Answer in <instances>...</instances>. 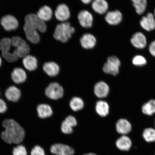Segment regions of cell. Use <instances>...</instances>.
<instances>
[{
  "mask_svg": "<svg viewBox=\"0 0 155 155\" xmlns=\"http://www.w3.org/2000/svg\"><path fill=\"white\" fill-rule=\"evenodd\" d=\"M143 136L147 142H155V129L152 128L145 129L143 132Z\"/></svg>",
  "mask_w": 155,
  "mask_h": 155,
  "instance_id": "obj_30",
  "label": "cell"
},
{
  "mask_svg": "<svg viewBox=\"0 0 155 155\" xmlns=\"http://www.w3.org/2000/svg\"><path fill=\"white\" fill-rule=\"evenodd\" d=\"M116 145L119 150L128 151L131 148L132 142L129 137L127 135H123L116 140Z\"/></svg>",
  "mask_w": 155,
  "mask_h": 155,
  "instance_id": "obj_22",
  "label": "cell"
},
{
  "mask_svg": "<svg viewBox=\"0 0 155 155\" xmlns=\"http://www.w3.org/2000/svg\"><path fill=\"white\" fill-rule=\"evenodd\" d=\"M2 63V59L1 57H0V67H1Z\"/></svg>",
  "mask_w": 155,
  "mask_h": 155,
  "instance_id": "obj_41",
  "label": "cell"
},
{
  "mask_svg": "<svg viewBox=\"0 0 155 155\" xmlns=\"http://www.w3.org/2000/svg\"><path fill=\"white\" fill-rule=\"evenodd\" d=\"M12 44L15 49L13 51L18 58H24L28 55L30 51V46L23 38L15 36L11 38Z\"/></svg>",
  "mask_w": 155,
  "mask_h": 155,
  "instance_id": "obj_3",
  "label": "cell"
},
{
  "mask_svg": "<svg viewBox=\"0 0 155 155\" xmlns=\"http://www.w3.org/2000/svg\"><path fill=\"white\" fill-rule=\"evenodd\" d=\"M51 153L56 155H73L74 151L71 147L62 144H55L50 147Z\"/></svg>",
  "mask_w": 155,
  "mask_h": 155,
  "instance_id": "obj_12",
  "label": "cell"
},
{
  "mask_svg": "<svg viewBox=\"0 0 155 155\" xmlns=\"http://www.w3.org/2000/svg\"><path fill=\"white\" fill-rule=\"evenodd\" d=\"M80 45L83 49L91 50L95 47L97 40L95 36L91 33H87L82 35L79 39Z\"/></svg>",
  "mask_w": 155,
  "mask_h": 155,
  "instance_id": "obj_11",
  "label": "cell"
},
{
  "mask_svg": "<svg viewBox=\"0 0 155 155\" xmlns=\"http://www.w3.org/2000/svg\"><path fill=\"white\" fill-rule=\"evenodd\" d=\"M4 130L1 137L5 142L9 144H21L26 136V131L22 126L15 120H5L2 124Z\"/></svg>",
  "mask_w": 155,
  "mask_h": 155,
  "instance_id": "obj_1",
  "label": "cell"
},
{
  "mask_svg": "<svg viewBox=\"0 0 155 155\" xmlns=\"http://www.w3.org/2000/svg\"><path fill=\"white\" fill-rule=\"evenodd\" d=\"M133 63L134 65L137 66H142L146 64V59L143 56L137 55L135 56L133 59Z\"/></svg>",
  "mask_w": 155,
  "mask_h": 155,
  "instance_id": "obj_33",
  "label": "cell"
},
{
  "mask_svg": "<svg viewBox=\"0 0 155 155\" xmlns=\"http://www.w3.org/2000/svg\"><path fill=\"white\" fill-rule=\"evenodd\" d=\"M1 24L4 29L7 31L16 30L19 26L18 20L12 15H5L1 19Z\"/></svg>",
  "mask_w": 155,
  "mask_h": 155,
  "instance_id": "obj_10",
  "label": "cell"
},
{
  "mask_svg": "<svg viewBox=\"0 0 155 155\" xmlns=\"http://www.w3.org/2000/svg\"><path fill=\"white\" fill-rule=\"evenodd\" d=\"M54 15L56 19L59 22H67L71 17V11L68 6L65 3L58 5L54 11Z\"/></svg>",
  "mask_w": 155,
  "mask_h": 155,
  "instance_id": "obj_8",
  "label": "cell"
},
{
  "mask_svg": "<svg viewBox=\"0 0 155 155\" xmlns=\"http://www.w3.org/2000/svg\"><path fill=\"white\" fill-rule=\"evenodd\" d=\"M83 155H97L96 154L94 153H87L84 154Z\"/></svg>",
  "mask_w": 155,
  "mask_h": 155,
  "instance_id": "obj_40",
  "label": "cell"
},
{
  "mask_svg": "<svg viewBox=\"0 0 155 155\" xmlns=\"http://www.w3.org/2000/svg\"><path fill=\"white\" fill-rule=\"evenodd\" d=\"M91 7L96 13L103 15L107 12L108 4L106 0H94L92 2Z\"/></svg>",
  "mask_w": 155,
  "mask_h": 155,
  "instance_id": "obj_18",
  "label": "cell"
},
{
  "mask_svg": "<svg viewBox=\"0 0 155 155\" xmlns=\"http://www.w3.org/2000/svg\"><path fill=\"white\" fill-rule=\"evenodd\" d=\"M63 93V87L56 82L50 83L45 90L46 96L54 100H57L62 97Z\"/></svg>",
  "mask_w": 155,
  "mask_h": 155,
  "instance_id": "obj_7",
  "label": "cell"
},
{
  "mask_svg": "<svg viewBox=\"0 0 155 155\" xmlns=\"http://www.w3.org/2000/svg\"><path fill=\"white\" fill-rule=\"evenodd\" d=\"M131 43L135 48L139 49L144 48L147 45V40L145 35L141 32H137L133 35Z\"/></svg>",
  "mask_w": 155,
  "mask_h": 155,
  "instance_id": "obj_16",
  "label": "cell"
},
{
  "mask_svg": "<svg viewBox=\"0 0 155 155\" xmlns=\"http://www.w3.org/2000/svg\"><path fill=\"white\" fill-rule=\"evenodd\" d=\"M7 106L6 103L2 99L0 98V114H3L6 112Z\"/></svg>",
  "mask_w": 155,
  "mask_h": 155,
  "instance_id": "obj_37",
  "label": "cell"
},
{
  "mask_svg": "<svg viewBox=\"0 0 155 155\" xmlns=\"http://www.w3.org/2000/svg\"><path fill=\"white\" fill-rule=\"evenodd\" d=\"M132 129L131 124L127 119H121L116 124V130L122 135H127L130 132Z\"/></svg>",
  "mask_w": 155,
  "mask_h": 155,
  "instance_id": "obj_20",
  "label": "cell"
},
{
  "mask_svg": "<svg viewBox=\"0 0 155 155\" xmlns=\"http://www.w3.org/2000/svg\"><path fill=\"white\" fill-rule=\"evenodd\" d=\"M109 90L108 85L102 81L97 83L94 87V94L100 98L106 97L109 94Z\"/></svg>",
  "mask_w": 155,
  "mask_h": 155,
  "instance_id": "obj_21",
  "label": "cell"
},
{
  "mask_svg": "<svg viewBox=\"0 0 155 155\" xmlns=\"http://www.w3.org/2000/svg\"><path fill=\"white\" fill-rule=\"evenodd\" d=\"M104 19L108 24L115 26L120 23L123 19V15L119 11H110L107 12Z\"/></svg>",
  "mask_w": 155,
  "mask_h": 155,
  "instance_id": "obj_14",
  "label": "cell"
},
{
  "mask_svg": "<svg viewBox=\"0 0 155 155\" xmlns=\"http://www.w3.org/2000/svg\"><path fill=\"white\" fill-rule=\"evenodd\" d=\"M37 15L44 22H48L52 18L53 11L49 6L45 5L38 9Z\"/></svg>",
  "mask_w": 155,
  "mask_h": 155,
  "instance_id": "obj_25",
  "label": "cell"
},
{
  "mask_svg": "<svg viewBox=\"0 0 155 155\" xmlns=\"http://www.w3.org/2000/svg\"><path fill=\"white\" fill-rule=\"evenodd\" d=\"M25 24L30 25L41 32H45L47 30L45 22L42 20L34 13H30L26 15L25 18Z\"/></svg>",
  "mask_w": 155,
  "mask_h": 155,
  "instance_id": "obj_5",
  "label": "cell"
},
{
  "mask_svg": "<svg viewBox=\"0 0 155 155\" xmlns=\"http://www.w3.org/2000/svg\"><path fill=\"white\" fill-rule=\"evenodd\" d=\"M11 77L13 82L17 84L24 83L27 78L26 72L20 68H16L13 69L11 73Z\"/></svg>",
  "mask_w": 155,
  "mask_h": 155,
  "instance_id": "obj_19",
  "label": "cell"
},
{
  "mask_svg": "<svg viewBox=\"0 0 155 155\" xmlns=\"http://www.w3.org/2000/svg\"><path fill=\"white\" fill-rule=\"evenodd\" d=\"M149 50L151 55L155 57V40L151 42L149 46Z\"/></svg>",
  "mask_w": 155,
  "mask_h": 155,
  "instance_id": "obj_38",
  "label": "cell"
},
{
  "mask_svg": "<svg viewBox=\"0 0 155 155\" xmlns=\"http://www.w3.org/2000/svg\"><path fill=\"white\" fill-rule=\"evenodd\" d=\"M12 46V44L10 38H5L0 41V50L2 51V55L9 63L14 62L18 59L14 52L11 51Z\"/></svg>",
  "mask_w": 155,
  "mask_h": 155,
  "instance_id": "obj_4",
  "label": "cell"
},
{
  "mask_svg": "<svg viewBox=\"0 0 155 155\" xmlns=\"http://www.w3.org/2000/svg\"></svg>",
  "mask_w": 155,
  "mask_h": 155,
  "instance_id": "obj_43",
  "label": "cell"
},
{
  "mask_svg": "<svg viewBox=\"0 0 155 155\" xmlns=\"http://www.w3.org/2000/svg\"><path fill=\"white\" fill-rule=\"evenodd\" d=\"M61 130L65 134H70L73 132V127L64 120L61 124Z\"/></svg>",
  "mask_w": 155,
  "mask_h": 155,
  "instance_id": "obj_35",
  "label": "cell"
},
{
  "mask_svg": "<svg viewBox=\"0 0 155 155\" xmlns=\"http://www.w3.org/2000/svg\"><path fill=\"white\" fill-rule=\"evenodd\" d=\"M5 96L7 99L11 102H15L20 99L21 93L20 90L14 86L9 87L6 90Z\"/></svg>",
  "mask_w": 155,
  "mask_h": 155,
  "instance_id": "obj_17",
  "label": "cell"
},
{
  "mask_svg": "<svg viewBox=\"0 0 155 155\" xmlns=\"http://www.w3.org/2000/svg\"><path fill=\"white\" fill-rule=\"evenodd\" d=\"M142 111L145 115L151 116L155 113V100H151L143 105Z\"/></svg>",
  "mask_w": 155,
  "mask_h": 155,
  "instance_id": "obj_29",
  "label": "cell"
},
{
  "mask_svg": "<svg viewBox=\"0 0 155 155\" xmlns=\"http://www.w3.org/2000/svg\"><path fill=\"white\" fill-rule=\"evenodd\" d=\"M24 30L26 37L31 43L36 44L40 40V37L38 30L28 24H25Z\"/></svg>",
  "mask_w": 155,
  "mask_h": 155,
  "instance_id": "obj_13",
  "label": "cell"
},
{
  "mask_svg": "<svg viewBox=\"0 0 155 155\" xmlns=\"http://www.w3.org/2000/svg\"><path fill=\"white\" fill-rule=\"evenodd\" d=\"M96 110L99 115L102 117H105L109 113V107L106 102L99 101L97 102Z\"/></svg>",
  "mask_w": 155,
  "mask_h": 155,
  "instance_id": "obj_27",
  "label": "cell"
},
{
  "mask_svg": "<svg viewBox=\"0 0 155 155\" xmlns=\"http://www.w3.org/2000/svg\"><path fill=\"white\" fill-rule=\"evenodd\" d=\"M154 17H155V9H154Z\"/></svg>",
  "mask_w": 155,
  "mask_h": 155,
  "instance_id": "obj_42",
  "label": "cell"
},
{
  "mask_svg": "<svg viewBox=\"0 0 155 155\" xmlns=\"http://www.w3.org/2000/svg\"><path fill=\"white\" fill-rule=\"evenodd\" d=\"M77 19L80 26L85 29L91 28L94 24L92 15L86 10H82L79 12L77 15Z\"/></svg>",
  "mask_w": 155,
  "mask_h": 155,
  "instance_id": "obj_9",
  "label": "cell"
},
{
  "mask_svg": "<svg viewBox=\"0 0 155 155\" xmlns=\"http://www.w3.org/2000/svg\"><path fill=\"white\" fill-rule=\"evenodd\" d=\"M65 121L70 125L72 127H74L77 125V121L74 117L72 116H68Z\"/></svg>",
  "mask_w": 155,
  "mask_h": 155,
  "instance_id": "obj_36",
  "label": "cell"
},
{
  "mask_svg": "<svg viewBox=\"0 0 155 155\" xmlns=\"http://www.w3.org/2000/svg\"><path fill=\"white\" fill-rule=\"evenodd\" d=\"M37 111L38 117L42 119L49 117L53 114L51 107L46 104H39L37 107Z\"/></svg>",
  "mask_w": 155,
  "mask_h": 155,
  "instance_id": "obj_26",
  "label": "cell"
},
{
  "mask_svg": "<svg viewBox=\"0 0 155 155\" xmlns=\"http://www.w3.org/2000/svg\"><path fill=\"white\" fill-rule=\"evenodd\" d=\"M12 155H28L27 149L24 145L20 144L16 145L13 147Z\"/></svg>",
  "mask_w": 155,
  "mask_h": 155,
  "instance_id": "obj_32",
  "label": "cell"
},
{
  "mask_svg": "<svg viewBox=\"0 0 155 155\" xmlns=\"http://www.w3.org/2000/svg\"><path fill=\"white\" fill-rule=\"evenodd\" d=\"M43 69L46 74L50 77L56 76L60 71L59 66L53 61H48L45 63L43 66Z\"/></svg>",
  "mask_w": 155,
  "mask_h": 155,
  "instance_id": "obj_24",
  "label": "cell"
},
{
  "mask_svg": "<svg viewBox=\"0 0 155 155\" xmlns=\"http://www.w3.org/2000/svg\"><path fill=\"white\" fill-rule=\"evenodd\" d=\"M80 1L86 5H89L93 1V0H80Z\"/></svg>",
  "mask_w": 155,
  "mask_h": 155,
  "instance_id": "obj_39",
  "label": "cell"
},
{
  "mask_svg": "<svg viewBox=\"0 0 155 155\" xmlns=\"http://www.w3.org/2000/svg\"><path fill=\"white\" fill-rule=\"evenodd\" d=\"M131 1L137 14L141 15L145 12L147 8V0H131Z\"/></svg>",
  "mask_w": 155,
  "mask_h": 155,
  "instance_id": "obj_28",
  "label": "cell"
},
{
  "mask_svg": "<svg viewBox=\"0 0 155 155\" xmlns=\"http://www.w3.org/2000/svg\"><path fill=\"white\" fill-rule=\"evenodd\" d=\"M140 24L142 28L148 31L155 29V19L154 15L149 13L146 16H143L140 21Z\"/></svg>",
  "mask_w": 155,
  "mask_h": 155,
  "instance_id": "obj_15",
  "label": "cell"
},
{
  "mask_svg": "<svg viewBox=\"0 0 155 155\" xmlns=\"http://www.w3.org/2000/svg\"><path fill=\"white\" fill-rule=\"evenodd\" d=\"M22 62L25 68L29 71H34L37 68L38 60L34 56L28 54L23 58Z\"/></svg>",
  "mask_w": 155,
  "mask_h": 155,
  "instance_id": "obj_23",
  "label": "cell"
},
{
  "mask_svg": "<svg viewBox=\"0 0 155 155\" xmlns=\"http://www.w3.org/2000/svg\"><path fill=\"white\" fill-rule=\"evenodd\" d=\"M75 32V28L69 22H61L57 24L53 34V38L57 41L65 44L69 41Z\"/></svg>",
  "mask_w": 155,
  "mask_h": 155,
  "instance_id": "obj_2",
  "label": "cell"
},
{
  "mask_svg": "<svg viewBox=\"0 0 155 155\" xmlns=\"http://www.w3.org/2000/svg\"><path fill=\"white\" fill-rule=\"evenodd\" d=\"M120 65V61L117 57L115 56H110L104 63L103 70L106 74L116 75L119 73Z\"/></svg>",
  "mask_w": 155,
  "mask_h": 155,
  "instance_id": "obj_6",
  "label": "cell"
},
{
  "mask_svg": "<svg viewBox=\"0 0 155 155\" xmlns=\"http://www.w3.org/2000/svg\"><path fill=\"white\" fill-rule=\"evenodd\" d=\"M30 155H46L44 149L39 145H36L31 150Z\"/></svg>",
  "mask_w": 155,
  "mask_h": 155,
  "instance_id": "obj_34",
  "label": "cell"
},
{
  "mask_svg": "<svg viewBox=\"0 0 155 155\" xmlns=\"http://www.w3.org/2000/svg\"><path fill=\"white\" fill-rule=\"evenodd\" d=\"M84 104L83 101L78 97H74L70 102V106L74 111H77L82 109Z\"/></svg>",
  "mask_w": 155,
  "mask_h": 155,
  "instance_id": "obj_31",
  "label": "cell"
}]
</instances>
